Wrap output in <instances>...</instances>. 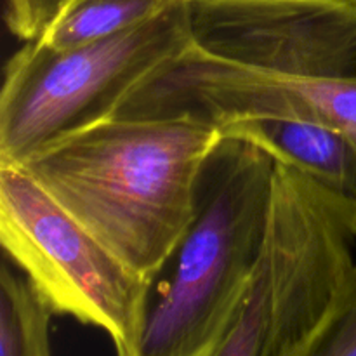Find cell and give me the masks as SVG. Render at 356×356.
Listing matches in <instances>:
<instances>
[{
    "mask_svg": "<svg viewBox=\"0 0 356 356\" xmlns=\"http://www.w3.org/2000/svg\"><path fill=\"white\" fill-rule=\"evenodd\" d=\"M219 129L110 118L17 165L134 273L153 282L190 228Z\"/></svg>",
    "mask_w": 356,
    "mask_h": 356,
    "instance_id": "1",
    "label": "cell"
},
{
    "mask_svg": "<svg viewBox=\"0 0 356 356\" xmlns=\"http://www.w3.org/2000/svg\"><path fill=\"white\" fill-rule=\"evenodd\" d=\"M275 160L222 136L205 162L197 211L149 296L132 356H218L238 322L266 243Z\"/></svg>",
    "mask_w": 356,
    "mask_h": 356,
    "instance_id": "2",
    "label": "cell"
},
{
    "mask_svg": "<svg viewBox=\"0 0 356 356\" xmlns=\"http://www.w3.org/2000/svg\"><path fill=\"white\" fill-rule=\"evenodd\" d=\"M191 47L188 0L141 26L79 47L26 42L3 72L0 162L23 163L52 143L110 120L143 80Z\"/></svg>",
    "mask_w": 356,
    "mask_h": 356,
    "instance_id": "3",
    "label": "cell"
},
{
    "mask_svg": "<svg viewBox=\"0 0 356 356\" xmlns=\"http://www.w3.org/2000/svg\"><path fill=\"white\" fill-rule=\"evenodd\" d=\"M0 242L54 315L103 330L132 356L153 282L134 273L17 163L0 162Z\"/></svg>",
    "mask_w": 356,
    "mask_h": 356,
    "instance_id": "4",
    "label": "cell"
},
{
    "mask_svg": "<svg viewBox=\"0 0 356 356\" xmlns=\"http://www.w3.org/2000/svg\"><path fill=\"white\" fill-rule=\"evenodd\" d=\"M356 204L275 160L264 259L270 275L268 356L301 341L355 268Z\"/></svg>",
    "mask_w": 356,
    "mask_h": 356,
    "instance_id": "5",
    "label": "cell"
},
{
    "mask_svg": "<svg viewBox=\"0 0 356 356\" xmlns=\"http://www.w3.org/2000/svg\"><path fill=\"white\" fill-rule=\"evenodd\" d=\"M193 47L285 79L356 80V0H188Z\"/></svg>",
    "mask_w": 356,
    "mask_h": 356,
    "instance_id": "6",
    "label": "cell"
},
{
    "mask_svg": "<svg viewBox=\"0 0 356 356\" xmlns=\"http://www.w3.org/2000/svg\"><path fill=\"white\" fill-rule=\"evenodd\" d=\"M221 134L259 146L277 162L356 204V146L337 129L316 122L249 118L226 125Z\"/></svg>",
    "mask_w": 356,
    "mask_h": 356,
    "instance_id": "7",
    "label": "cell"
},
{
    "mask_svg": "<svg viewBox=\"0 0 356 356\" xmlns=\"http://www.w3.org/2000/svg\"><path fill=\"white\" fill-rule=\"evenodd\" d=\"M177 0H63L38 44L72 49L104 40L155 19Z\"/></svg>",
    "mask_w": 356,
    "mask_h": 356,
    "instance_id": "8",
    "label": "cell"
},
{
    "mask_svg": "<svg viewBox=\"0 0 356 356\" xmlns=\"http://www.w3.org/2000/svg\"><path fill=\"white\" fill-rule=\"evenodd\" d=\"M54 313L19 270L3 261L0 273V356H52Z\"/></svg>",
    "mask_w": 356,
    "mask_h": 356,
    "instance_id": "9",
    "label": "cell"
},
{
    "mask_svg": "<svg viewBox=\"0 0 356 356\" xmlns=\"http://www.w3.org/2000/svg\"><path fill=\"white\" fill-rule=\"evenodd\" d=\"M277 356H356V264L323 318Z\"/></svg>",
    "mask_w": 356,
    "mask_h": 356,
    "instance_id": "10",
    "label": "cell"
},
{
    "mask_svg": "<svg viewBox=\"0 0 356 356\" xmlns=\"http://www.w3.org/2000/svg\"><path fill=\"white\" fill-rule=\"evenodd\" d=\"M271 330V292L266 259L261 261L238 322L218 356H268Z\"/></svg>",
    "mask_w": 356,
    "mask_h": 356,
    "instance_id": "11",
    "label": "cell"
},
{
    "mask_svg": "<svg viewBox=\"0 0 356 356\" xmlns=\"http://www.w3.org/2000/svg\"><path fill=\"white\" fill-rule=\"evenodd\" d=\"M63 0H6L7 28L24 42L37 40L58 14Z\"/></svg>",
    "mask_w": 356,
    "mask_h": 356,
    "instance_id": "12",
    "label": "cell"
},
{
    "mask_svg": "<svg viewBox=\"0 0 356 356\" xmlns=\"http://www.w3.org/2000/svg\"><path fill=\"white\" fill-rule=\"evenodd\" d=\"M355 228H356V216H355Z\"/></svg>",
    "mask_w": 356,
    "mask_h": 356,
    "instance_id": "13",
    "label": "cell"
}]
</instances>
